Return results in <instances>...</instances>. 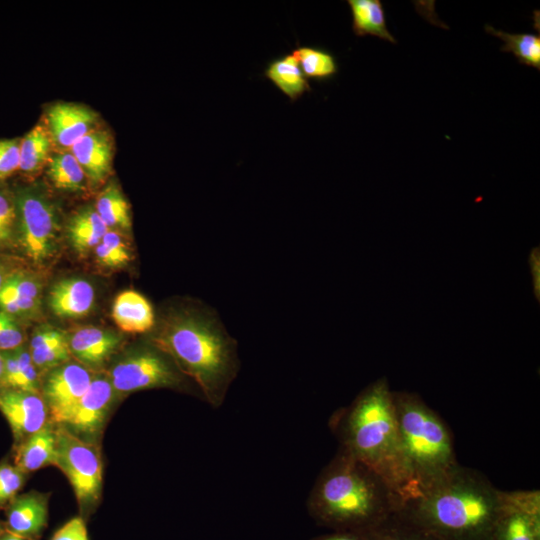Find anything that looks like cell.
<instances>
[{"label": "cell", "mask_w": 540, "mask_h": 540, "mask_svg": "<svg viewBox=\"0 0 540 540\" xmlns=\"http://www.w3.org/2000/svg\"><path fill=\"white\" fill-rule=\"evenodd\" d=\"M329 426L340 443L339 449L379 475L397 496L400 507L420 495L398 431L393 391L385 377L372 382L349 406L336 411Z\"/></svg>", "instance_id": "1"}, {"label": "cell", "mask_w": 540, "mask_h": 540, "mask_svg": "<svg viewBox=\"0 0 540 540\" xmlns=\"http://www.w3.org/2000/svg\"><path fill=\"white\" fill-rule=\"evenodd\" d=\"M501 505V490L459 464L396 513L439 540H491Z\"/></svg>", "instance_id": "2"}, {"label": "cell", "mask_w": 540, "mask_h": 540, "mask_svg": "<svg viewBox=\"0 0 540 540\" xmlns=\"http://www.w3.org/2000/svg\"><path fill=\"white\" fill-rule=\"evenodd\" d=\"M154 345L191 378L206 402L221 407L239 371L237 343L214 312L185 308L167 315Z\"/></svg>", "instance_id": "3"}, {"label": "cell", "mask_w": 540, "mask_h": 540, "mask_svg": "<svg viewBox=\"0 0 540 540\" xmlns=\"http://www.w3.org/2000/svg\"><path fill=\"white\" fill-rule=\"evenodd\" d=\"M306 506L316 524L331 531L374 530L400 503L379 475L339 449L317 477Z\"/></svg>", "instance_id": "4"}, {"label": "cell", "mask_w": 540, "mask_h": 540, "mask_svg": "<svg viewBox=\"0 0 540 540\" xmlns=\"http://www.w3.org/2000/svg\"><path fill=\"white\" fill-rule=\"evenodd\" d=\"M395 416L403 449L420 494L458 465L446 422L422 398L393 391Z\"/></svg>", "instance_id": "5"}, {"label": "cell", "mask_w": 540, "mask_h": 540, "mask_svg": "<svg viewBox=\"0 0 540 540\" xmlns=\"http://www.w3.org/2000/svg\"><path fill=\"white\" fill-rule=\"evenodd\" d=\"M56 466L66 475L85 520L97 507L102 493L103 468L98 448L63 425L55 427Z\"/></svg>", "instance_id": "6"}, {"label": "cell", "mask_w": 540, "mask_h": 540, "mask_svg": "<svg viewBox=\"0 0 540 540\" xmlns=\"http://www.w3.org/2000/svg\"><path fill=\"white\" fill-rule=\"evenodd\" d=\"M186 377L156 345L140 348L126 356L109 374L114 391L123 394L153 388L181 389Z\"/></svg>", "instance_id": "7"}, {"label": "cell", "mask_w": 540, "mask_h": 540, "mask_svg": "<svg viewBox=\"0 0 540 540\" xmlns=\"http://www.w3.org/2000/svg\"><path fill=\"white\" fill-rule=\"evenodd\" d=\"M14 198L19 243L34 263H42L55 249L59 230L56 210L48 199L30 188L18 191Z\"/></svg>", "instance_id": "8"}, {"label": "cell", "mask_w": 540, "mask_h": 540, "mask_svg": "<svg viewBox=\"0 0 540 540\" xmlns=\"http://www.w3.org/2000/svg\"><path fill=\"white\" fill-rule=\"evenodd\" d=\"M93 375L82 364L66 362L48 371L42 385L49 422L64 425L88 389Z\"/></svg>", "instance_id": "9"}, {"label": "cell", "mask_w": 540, "mask_h": 540, "mask_svg": "<svg viewBox=\"0 0 540 540\" xmlns=\"http://www.w3.org/2000/svg\"><path fill=\"white\" fill-rule=\"evenodd\" d=\"M491 540H540L539 490L501 491Z\"/></svg>", "instance_id": "10"}, {"label": "cell", "mask_w": 540, "mask_h": 540, "mask_svg": "<svg viewBox=\"0 0 540 540\" xmlns=\"http://www.w3.org/2000/svg\"><path fill=\"white\" fill-rule=\"evenodd\" d=\"M114 393L109 378L93 377L71 417L63 426L76 436L92 442L102 431Z\"/></svg>", "instance_id": "11"}, {"label": "cell", "mask_w": 540, "mask_h": 540, "mask_svg": "<svg viewBox=\"0 0 540 540\" xmlns=\"http://www.w3.org/2000/svg\"><path fill=\"white\" fill-rule=\"evenodd\" d=\"M0 412L8 422L16 444L49 422L48 410L40 393L0 388Z\"/></svg>", "instance_id": "12"}, {"label": "cell", "mask_w": 540, "mask_h": 540, "mask_svg": "<svg viewBox=\"0 0 540 540\" xmlns=\"http://www.w3.org/2000/svg\"><path fill=\"white\" fill-rule=\"evenodd\" d=\"M48 494L30 491L6 505L5 530L27 540H39L48 524Z\"/></svg>", "instance_id": "13"}, {"label": "cell", "mask_w": 540, "mask_h": 540, "mask_svg": "<svg viewBox=\"0 0 540 540\" xmlns=\"http://www.w3.org/2000/svg\"><path fill=\"white\" fill-rule=\"evenodd\" d=\"M96 121L97 115L92 110L74 103H57L47 113L49 135L64 148H71L94 130Z\"/></svg>", "instance_id": "14"}, {"label": "cell", "mask_w": 540, "mask_h": 540, "mask_svg": "<svg viewBox=\"0 0 540 540\" xmlns=\"http://www.w3.org/2000/svg\"><path fill=\"white\" fill-rule=\"evenodd\" d=\"M41 282L32 273L13 270L0 291V310L13 317L30 316L39 309Z\"/></svg>", "instance_id": "15"}, {"label": "cell", "mask_w": 540, "mask_h": 540, "mask_svg": "<svg viewBox=\"0 0 540 540\" xmlns=\"http://www.w3.org/2000/svg\"><path fill=\"white\" fill-rule=\"evenodd\" d=\"M86 177L97 184L110 173L112 165V142L106 131L92 130L71 148Z\"/></svg>", "instance_id": "16"}, {"label": "cell", "mask_w": 540, "mask_h": 540, "mask_svg": "<svg viewBox=\"0 0 540 540\" xmlns=\"http://www.w3.org/2000/svg\"><path fill=\"white\" fill-rule=\"evenodd\" d=\"M95 300L94 288L81 278L58 281L49 292L48 304L60 318H80L87 315Z\"/></svg>", "instance_id": "17"}, {"label": "cell", "mask_w": 540, "mask_h": 540, "mask_svg": "<svg viewBox=\"0 0 540 540\" xmlns=\"http://www.w3.org/2000/svg\"><path fill=\"white\" fill-rule=\"evenodd\" d=\"M121 338L115 332L97 327L75 331L68 338V346L82 365L100 366L116 351Z\"/></svg>", "instance_id": "18"}, {"label": "cell", "mask_w": 540, "mask_h": 540, "mask_svg": "<svg viewBox=\"0 0 540 540\" xmlns=\"http://www.w3.org/2000/svg\"><path fill=\"white\" fill-rule=\"evenodd\" d=\"M53 425L48 422L39 431L17 444L14 465L24 473L56 464V435Z\"/></svg>", "instance_id": "19"}, {"label": "cell", "mask_w": 540, "mask_h": 540, "mask_svg": "<svg viewBox=\"0 0 540 540\" xmlns=\"http://www.w3.org/2000/svg\"><path fill=\"white\" fill-rule=\"evenodd\" d=\"M112 318L127 333H144L151 330L155 315L150 302L134 290L121 292L114 300Z\"/></svg>", "instance_id": "20"}, {"label": "cell", "mask_w": 540, "mask_h": 540, "mask_svg": "<svg viewBox=\"0 0 540 540\" xmlns=\"http://www.w3.org/2000/svg\"><path fill=\"white\" fill-rule=\"evenodd\" d=\"M29 352L38 371H49L70 360L68 337L52 327H40L32 335Z\"/></svg>", "instance_id": "21"}, {"label": "cell", "mask_w": 540, "mask_h": 540, "mask_svg": "<svg viewBox=\"0 0 540 540\" xmlns=\"http://www.w3.org/2000/svg\"><path fill=\"white\" fill-rule=\"evenodd\" d=\"M1 355L4 364L2 388L39 393V371L28 349L21 346L12 351L1 352Z\"/></svg>", "instance_id": "22"}, {"label": "cell", "mask_w": 540, "mask_h": 540, "mask_svg": "<svg viewBox=\"0 0 540 540\" xmlns=\"http://www.w3.org/2000/svg\"><path fill=\"white\" fill-rule=\"evenodd\" d=\"M264 76L291 101H296L311 90L292 53L271 60L264 70Z\"/></svg>", "instance_id": "23"}, {"label": "cell", "mask_w": 540, "mask_h": 540, "mask_svg": "<svg viewBox=\"0 0 540 540\" xmlns=\"http://www.w3.org/2000/svg\"><path fill=\"white\" fill-rule=\"evenodd\" d=\"M351 11L352 30L356 36L371 35L396 43L389 32L383 4L380 0H348Z\"/></svg>", "instance_id": "24"}, {"label": "cell", "mask_w": 540, "mask_h": 540, "mask_svg": "<svg viewBox=\"0 0 540 540\" xmlns=\"http://www.w3.org/2000/svg\"><path fill=\"white\" fill-rule=\"evenodd\" d=\"M108 230L95 208L86 207L71 218L68 237L74 250L84 254L95 248Z\"/></svg>", "instance_id": "25"}, {"label": "cell", "mask_w": 540, "mask_h": 540, "mask_svg": "<svg viewBox=\"0 0 540 540\" xmlns=\"http://www.w3.org/2000/svg\"><path fill=\"white\" fill-rule=\"evenodd\" d=\"M95 210L109 230H131L130 208L116 184H109L98 195Z\"/></svg>", "instance_id": "26"}, {"label": "cell", "mask_w": 540, "mask_h": 540, "mask_svg": "<svg viewBox=\"0 0 540 540\" xmlns=\"http://www.w3.org/2000/svg\"><path fill=\"white\" fill-rule=\"evenodd\" d=\"M51 137L43 126H35L21 140L19 146V170L33 174L49 159Z\"/></svg>", "instance_id": "27"}, {"label": "cell", "mask_w": 540, "mask_h": 540, "mask_svg": "<svg viewBox=\"0 0 540 540\" xmlns=\"http://www.w3.org/2000/svg\"><path fill=\"white\" fill-rule=\"evenodd\" d=\"M485 30L501 39V51L512 53L519 63L540 70V35L533 33H508L496 30L490 25Z\"/></svg>", "instance_id": "28"}, {"label": "cell", "mask_w": 540, "mask_h": 540, "mask_svg": "<svg viewBox=\"0 0 540 540\" xmlns=\"http://www.w3.org/2000/svg\"><path fill=\"white\" fill-rule=\"evenodd\" d=\"M307 79L324 81L333 78L338 72L335 56L322 48L299 46L291 52Z\"/></svg>", "instance_id": "29"}, {"label": "cell", "mask_w": 540, "mask_h": 540, "mask_svg": "<svg viewBox=\"0 0 540 540\" xmlns=\"http://www.w3.org/2000/svg\"><path fill=\"white\" fill-rule=\"evenodd\" d=\"M47 172L58 189L80 191L85 188L87 177L71 152H59L49 157Z\"/></svg>", "instance_id": "30"}, {"label": "cell", "mask_w": 540, "mask_h": 540, "mask_svg": "<svg viewBox=\"0 0 540 540\" xmlns=\"http://www.w3.org/2000/svg\"><path fill=\"white\" fill-rule=\"evenodd\" d=\"M376 540H439L396 512L374 529Z\"/></svg>", "instance_id": "31"}, {"label": "cell", "mask_w": 540, "mask_h": 540, "mask_svg": "<svg viewBox=\"0 0 540 540\" xmlns=\"http://www.w3.org/2000/svg\"><path fill=\"white\" fill-rule=\"evenodd\" d=\"M94 249L96 261L105 267H122L131 259L129 249L122 237L112 230L105 233Z\"/></svg>", "instance_id": "32"}, {"label": "cell", "mask_w": 540, "mask_h": 540, "mask_svg": "<svg viewBox=\"0 0 540 540\" xmlns=\"http://www.w3.org/2000/svg\"><path fill=\"white\" fill-rule=\"evenodd\" d=\"M26 473L14 464L0 463V507L6 506L24 485Z\"/></svg>", "instance_id": "33"}, {"label": "cell", "mask_w": 540, "mask_h": 540, "mask_svg": "<svg viewBox=\"0 0 540 540\" xmlns=\"http://www.w3.org/2000/svg\"><path fill=\"white\" fill-rule=\"evenodd\" d=\"M16 233L15 198L0 186V246L12 242Z\"/></svg>", "instance_id": "34"}, {"label": "cell", "mask_w": 540, "mask_h": 540, "mask_svg": "<svg viewBox=\"0 0 540 540\" xmlns=\"http://www.w3.org/2000/svg\"><path fill=\"white\" fill-rule=\"evenodd\" d=\"M24 343V334L12 315L0 310V352L12 351Z\"/></svg>", "instance_id": "35"}, {"label": "cell", "mask_w": 540, "mask_h": 540, "mask_svg": "<svg viewBox=\"0 0 540 540\" xmlns=\"http://www.w3.org/2000/svg\"><path fill=\"white\" fill-rule=\"evenodd\" d=\"M19 146L18 139L0 140V181L19 170Z\"/></svg>", "instance_id": "36"}, {"label": "cell", "mask_w": 540, "mask_h": 540, "mask_svg": "<svg viewBox=\"0 0 540 540\" xmlns=\"http://www.w3.org/2000/svg\"><path fill=\"white\" fill-rule=\"evenodd\" d=\"M51 540H89L85 520L75 516L59 527Z\"/></svg>", "instance_id": "37"}, {"label": "cell", "mask_w": 540, "mask_h": 540, "mask_svg": "<svg viewBox=\"0 0 540 540\" xmlns=\"http://www.w3.org/2000/svg\"><path fill=\"white\" fill-rule=\"evenodd\" d=\"M311 540H376L374 530H335Z\"/></svg>", "instance_id": "38"}, {"label": "cell", "mask_w": 540, "mask_h": 540, "mask_svg": "<svg viewBox=\"0 0 540 540\" xmlns=\"http://www.w3.org/2000/svg\"><path fill=\"white\" fill-rule=\"evenodd\" d=\"M529 266L531 269L532 282H533V291L536 300H540V249L539 247H534L529 253Z\"/></svg>", "instance_id": "39"}, {"label": "cell", "mask_w": 540, "mask_h": 540, "mask_svg": "<svg viewBox=\"0 0 540 540\" xmlns=\"http://www.w3.org/2000/svg\"><path fill=\"white\" fill-rule=\"evenodd\" d=\"M12 271L13 269H11L7 262L3 258H0V291L6 278Z\"/></svg>", "instance_id": "40"}, {"label": "cell", "mask_w": 540, "mask_h": 540, "mask_svg": "<svg viewBox=\"0 0 540 540\" xmlns=\"http://www.w3.org/2000/svg\"><path fill=\"white\" fill-rule=\"evenodd\" d=\"M0 540H27V539L20 537L18 535H15L7 530H3L0 533Z\"/></svg>", "instance_id": "41"}, {"label": "cell", "mask_w": 540, "mask_h": 540, "mask_svg": "<svg viewBox=\"0 0 540 540\" xmlns=\"http://www.w3.org/2000/svg\"><path fill=\"white\" fill-rule=\"evenodd\" d=\"M3 372H4V364H3V358L0 352V388L3 387Z\"/></svg>", "instance_id": "42"}, {"label": "cell", "mask_w": 540, "mask_h": 540, "mask_svg": "<svg viewBox=\"0 0 540 540\" xmlns=\"http://www.w3.org/2000/svg\"><path fill=\"white\" fill-rule=\"evenodd\" d=\"M5 530L4 522L0 520V533Z\"/></svg>", "instance_id": "43"}]
</instances>
